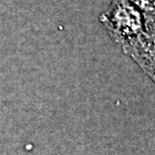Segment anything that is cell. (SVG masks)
<instances>
[{
	"instance_id": "cell-3",
	"label": "cell",
	"mask_w": 155,
	"mask_h": 155,
	"mask_svg": "<svg viewBox=\"0 0 155 155\" xmlns=\"http://www.w3.org/2000/svg\"><path fill=\"white\" fill-rule=\"evenodd\" d=\"M130 1L144 14L146 18V24L155 22V0H130Z\"/></svg>"
},
{
	"instance_id": "cell-1",
	"label": "cell",
	"mask_w": 155,
	"mask_h": 155,
	"mask_svg": "<svg viewBox=\"0 0 155 155\" xmlns=\"http://www.w3.org/2000/svg\"><path fill=\"white\" fill-rule=\"evenodd\" d=\"M101 23L121 48L146 30V18L130 0H111L109 8L100 17Z\"/></svg>"
},
{
	"instance_id": "cell-4",
	"label": "cell",
	"mask_w": 155,
	"mask_h": 155,
	"mask_svg": "<svg viewBox=\"0 0 155 155\" xmlns=\"http://www.w3.org/2000/svg\"><path fill=\"white\" fill-rule=\"evenodd\" d=\"M146 25H152V26H155V22H154V23H147Z\"/></svg>"
},
{
	"instance_id": "cell-2",
	"label": "cell",
	"mask_w": 155,
	"mask_h": 155,
	"mask_svg": "<svg viewBox=\"0 0 155 155\" xmlns=\"http://www.w3.org/2000/svg\"><path fill=\"white\" fill-rule=\"evenodd\" d=\"M121 48L155 84V26L146 25L145 32Z\"/></svg>"
}]
</instances>
